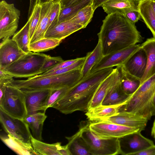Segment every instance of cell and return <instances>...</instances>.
<instances>
[{
	"label": "cell",
	"mask_w": 155,
	"mask_h": 155,
	"mask_svg": "<svg viewBox=\"0 0 155 155\" xmlns=\"http://www.w3.org/2000/svg\"><path fill=\"white\" fill-rule=\"evenodd\" d=\"M38 0H30L29 8L28 14V19L29 18L32 14L35 6L38 4Z\"/></svg>",
	"instance_id": "cell-43"
},
{
	"label": "cell",
	"mask_w": 155,
	"mask_h": 155,
	"mask_svg": "<svg viewBox=\"0 0 155 155\" xmlns=\"http://www.w3.org/2000/svg\"><path fill=\"white\" fill-rule=\"evenodd\" d=\"M139 3L134 0H108L101 7L107 15L118 13L124 15L130 11H138Z\"/></svg>",
	"instance_id": "cell-20"
},
{
	"label": "cell",
	"mask_w": 155,
	"mask_h": 155,
	"mask_svg": "<svg viewBox=\"0 0 155 155\" xmlns=\"http://www.w3.org/2000/svg\"><path fill=\"white\" fill-rule=\"evenodd\" d=\"M78 0H61V8L68 7Z\"/></svg>",
	"instance_id": "cell-45"
},
{
	"label": "cell",
	"mask_w": 155,
	"mask_h": 155,
	"mask_svg": "<svg viewBox=\"0 0 155 155\" xmlns=\"http://www.w3.org/2000/svg\"><path fill=\"white\" fill-rule=\"evenodd\" d=\"M0 120L8 134L26 143H31V134L28 124L23 120L14 118L0 108Z\"/></svg>",
	"instance_id": "cell-9"
},
{
	"label": "cell",
	"mask_w": 155,
	"mask_h": 155,
	"mask_svg": "<svg viewBox=\"0 0 155 155\" xmlns=\"http://www.w3.org/2000/svg\"><path fill=\"white\" fill-rule=\"evenodd\" d=\"M92 3L93 0H78L70 5L62 8L58 23L70 19L81 9Z\"/></svg>",
	"instance_id": "cell-31"
},
{
	"label": "cell",
	"mask_w": 155,
	"mask_h": 155,
	"mask_svg": "<svg viewBox=\"0 0 155 155\" xmlns=\"http://www.w3.org/2000/svg\"><path fill=\"white\" fill-rule=\"evenodd\" d=\"M64 61L60 56H49L45 61L41 69L42 74L47 72Z\"/></svg>",
	"instance_id": "cell-39"
},
{
	"label": "cell",
	"mask_w": 155,
	"mask_h": 155,
	"mask_svg": "<svg viewBox=\"0 0 155 155\" xmlns=\"http://www.w3.org/2000/svg\"><path fill=\"white\" fill-rule=\"evenodd\" d=\"M134 155H155V145L136 153Z\"/></svg>",
	"instance_id": "cell-42"
},
{
	"label": "cell",
	"mask_w": 155,
	"mask_h": 155,
	"mask_svg": "<svg viewBox=\"0 0 155 155\" xmlns=\"http://www.w3.org/2000/svg\"><path fill=\"white\" fill-rule=\"evenodd\" d=\"M94 11L92 4H91L81 9L70 19L81 25L84 28L91 21Z\"/></svg>",
	"instance_id": "cell-34"
},
{
	"label": "cell",
	"mask_w": 155,
	"mask_h": 155,
	"mask_svg": "<svg viewBox=\"0 0 155 155\" xmlns=\"http://www.w3.org/2000/svg\"><path fill=\"white\" fill-rule=\"evenodd\" d=\"M123 105H101L89 109L85 114L87 118L94 122L100 121L117 115Z\"/></svg>",
	"instance_id": "cell-21"
},
{
	"label": "cell",
	"mask_w": 155,
	"mask_h": 155,
	"mask_svg": "<svg viewBox=\"0 0 155 155\" xmlns=\"http://www.w3.org/2000/svg\"><path fill=\"white\" fill-rule=\"evenodd\" d=\"M120 67H117L101 84L90 103L88 109L102 104L107 92L114 85L120 81Z\"/></svg>",
	"instance_id": "cell-17"
},
{
	"label": "cell",
	"mask_w": 155,
	"mask_h": 155,
	"mask_svg": "<svg viewBox=\"0 0 155 155\" xmlns=\"http://www.w3.org/2000/svg\"><path fill=\"white\" fill-rule=\"evenodd\" d=\"M54 0L41 4L40 18L36 30L30 44L44 37L48 28L49 16Z\"/></svg>",
	"instance_id": "cell-23"
},
{
	"label": "cell",
	"mask_w": 155,
	"mask_h": 155,
	"mask_svg": "<svg viewBox=\"0 0 155 155\" xmlns=\"http://www.w3.org/2000/svg\"><path fill=\"white\" fill-rule=\"evenodd\" d=\"M120 83L121 87L126 94L131 95L140 85L141 80L125 71L121 66Z\"/></svg>",
	"instance_id": "cell-30"
},
{
	"label": "cell",
	"mask_w": 155,
	"mask_h": 155,
	"mask_svg": "<svg viewBox=\"0 0 155 155\" xmlns=\"http://www.w3.org/2000/svg\"><path fill=\"white\" fill-rule=\"evenodd\" d=\"M141 48V45L136 44L104 55L93 67L90 73L107 68L123 65Z\"/></svg>",
	"instance_id": "cell-11"
},
{
	"label": "cell",
	"mask_w": 155,
	"mask_h": 155,
	"mask_svg": "<svg viewBox=\"0 0 155 155\" xmlns=\"http://www.w3.org/2000/svg\"><path fill=\"white\" fill-rule=\"evenodd\" d=\"M81 58L75 59L64 61L47 72L44 73L47 74L57 70L69 66L79 60Z\"/></svg>",
	"instance_id": "cell-40"
},
{
	"label": "cell",
	"mask_w": 155,
	"mask_h": 155,
	"mask_svg": "<svg viewBox=\"0 0 155 155\" xmlns=\"http://www.w3.org/2000/svg\"><path fill=\"white\" fill-rule=\"evenodd\" d=\"M53 0H38V4H42L43 3L51 1Z\"/></svg>",
	"instance_id": "cell-47"
},
{
	"label": "cell",
	"mask_w": 155,
	"mask_h": 155,
	"mask_svg": "<svg viewBox=\"0 0 155 155\" xmlns=\"http://www.w3.org/2000/svg\"><path fill=\"white\" fill-rule=\"evenodd\" d=\"M80 124L81 136L91 155H123L118 138H101L90 130L89 123Z\"/></svg>",
	"instance_id": "cell-5"
},
{
	"label": "cell",
	"mask_w": 155,
	"mask_h": 155,
	"mask_svg": "<svg viewBox=\"0 0 155 155\" xmlns=\"http://www.w3.org/2000/svg\"><path fill=\"white\" fill-rule=\"evenodd\" d=\"M152 6L155 13V0H153L152 1Z\"/></svg>",
	"instance_id": "cell-49"
},
{
	"label": "cell",
	"mask_w": 155,
	"mask_h": 155,
	"mask_svg": "<svg viewBox=\"0 0 155 155\" xmlns=\"http://www.w3.org/2000/svg\"><path fill=\"white\" fill-rule=\"evenodd\" d=\"M81 69L74 70L64 74L26 80L13 79L7 85L21 90H55L65 87H72L82 78Z\"/></svg>",
	"instance_id": "cell-3"
},
{
	"label": "cell",
	"mask_w": 155,
	"mask_h": 155,
	"mask_svg": "<svg viewBox=\"0 0 155 155\" xmlns=\"http://www.w3.org/2000/svg\"><path fill=\"white\" fill-rule=\"evenodd\" d=\"M97 35L104 56L136 45L143 39L135 24L118 13L107 15Z\"/></svg>",
	"instance_id": "cell-1"
},
{
	"label": "cell",
	"mask_w": 155,
	"mask_h": 155,
	"mask_svg": "<svg viewBox=\"0 0 155 155\" xmlns=\"http://www.w3.org/2000/svg\"><path fill=\"white\" fill-rule=\"evenodd\" d=\"M61 8V0H54L49 16L48 29L58 23Z\"/></svg>",
	"instance_id": "cell-36"
},
{
	"label": "cell",
	"mask_w": 155,
	"mask_h": 155,
	"mask_svg": "<svg viewBox=\"0 0 155 155\" xmlns=\"http://www.w3.org/2000/svg\"><path fill=\"white\" fill-rule=\"evenodd\" d=\"M25 54L13 39L2 40L0 44V69H4Z\"/></svg>",
	"instance_id": "cell-14"
},
{
	"label": "cell",
	"mask_w": 155,
	"mask_h": 155,
	"mask_svg": "<svg viewBox=\"0 0 155 155\" xmlns=\"http://www.w3.org/2000/svg\"><path fill=\"white\" fill-rule=\"evenodd\" d=\"M153 0H141L139 2L138 11L147 27L155 38V13L152 6Z\"/></svg>",
	"instance_id": "cell-26"
},
{
	"label": "cell",
	"mask_w": 155,
	"mask_h": 155,
	"mask_svg": "<svg viewBox=\"0 0 155 155\" xmlns=\"http://www.w3.org/2000/svg\"><path fill=\"white\" fill-rule=\"evenodd\" d=\"M134 0L136 1H137V2H139L141 0Z\"/></svg>",
	"instance_id": "cell-50"
},
{
	"label": "cell",
	"mask_w": 155,
	"mask_h": 155,
	"mask_svg": "<svg viewBox=\"0 0 155 155\" xmlns=\"http://www.w3.org/2000/svg\"><path fill=\"white\" fill-rule=\"evenodd\" d=\"M83 28L82 25L70 19L58 23L48 29L44 37L62 40L71 34Z\"/></svg>",
	"instance_id": "cell-18"
},
{
	"label": "cell",
	"mask_w": 155,
	"mask_h": 155,
	"mask_svg": "<svg viewBox=\"0 0 155 155\" xmlns=\"http://www.w3.org/2000/svg\"><path fill=\"white\" fill-rule=\"evenodd\" d=\"M131 95L126 94L123 91L121 86L120 80L109 90L103 101L102 104L105 105H124Z\"/></svg>",
	"instance_id": "cell-25"
},
{
	"label": "cell",
	"mask_w": 155,
	"mask_h": 155,
	"mask_svg": "<svg viewBox=\"0 0 155 155\" xmlns=\"http://www.w3.org/2000/svg\"><path fill=\"white\" fill-rule=\"evenodd\" d=\"M108 0H93L92 5L95 11L97 8L102 5Z\"/></svg>",
	"instance_id": "cell-44"
},
{
	"label": "cell",
	"mask_w": 155,
	"mask_h": 155,
	"mask_svg": "<svg viewBox=\"0 0 155 155\" xmlns=\"http://www.w3.org/2000/svg\"><path fill=\"white\" fill-rule=\"evenodd\" d=\"M47 117L45 113L39 112L27 115L24 119L31 130L32 136L39 140H42V134L44 122Z\"/></svg>",
	"instance_id": "cell-27"
},
{
	"label": "cell",
	"mask_w": 155,
	"mask_h": 155,
	"mask_svg": "<svg viewBox=\"0 0 155 155\" xmlns=\"http://www.w3.org/2000/svg\"><path fill=\"white\" fill-rule=\"evenodd\" d=\"M147 64V57L144 51L141 48L134 54L121 66L130 74L140 79L145 72Z\"/></svg>",
	"instance_id": "cell-15"
},
{
	"label": "cell",
	"mask_w": 155,
	"mask_h": 155,
	"mask_svg": "<svg viewBox=\"0 0 155 155\" xmlns=\"http://www.w3.org/2000/svg\"><path fill=\"white\" fill-rule=\"evenodd\" d=\"M24 93L27 115L45 113L48 101L52 90H21Z\"/></svg>",
	"instance_id": "cell-12"
},
{
	"label": "cell",
	"mask_w": 155,
	"mask_h": 155,
	"mask_svg": "<svg viewBox=\"0 0 155 155\" xmlns=\"http://www.w3.org/2000/svg\"><path fill=\"white\" fill-rule=\"evenodd\" d=\"M20 11L13 4L2 0L0 2V39L10 38L15 33L18 26Z\"/></svg>",
	"instance_id": "cell-8"
},
{
	"label": "cell",
	"mask_w": 155,
	"mask_h": 155,
	"mask_svg": "<svg viewBox=\"0 0 155 155\" xmlns=\"http://www.w3.org/2000/svg\"><path fill=\"white\" fill-rule=\"evenodd\" d=\"M124 16L131 22L135 24L141 18L138 11H133L126 13Z\"/></svg>",
	"instance_id": "cell-41"
},
{
	"label": "cell",
	"mask_w": 155,
	"mask_h": 155,
	"mask_svg": "<svg viewBox=\"0 0 155 155\" xmlns=\"http://www.w3.org/2000/svg\"><path fill=\"white\" fill-rule=\"evenodd\" d=\"M85 57H81L77 61L67 67L57 70L48 74L43 73L32 77V78H39L49 76L59 75L74 70L81 68L85 61Z\"/></svg>",
	"instance_id": "cell-35"
},
{
	"label": "cell",
	"mask_w": 155,
	"mask_h": 155,
	"mask_svg": "<svg viewBox=\"0 0 155 155\" xmlns=\"http://www.w3.org/2000/svg\"><path fill=\"white\" fill-rule=\"evenodd\" d=\"M30 21V19L29 18L25 25L19 31L15 33L12 38L15 41L20 48L25 53L31 51L29 50Z\"/></svg>",
	"instance_id": "cell-32"
},
{
	"label": "cell",
	"mask_w": 155,
	"mask_h": 155,
	"mask_svg": "<svg viewBox=\"0 0 155 155\" xmlns=\"http://www.w3.org/2000/svg\"><path fill=\"white\" fill-rule=\"evenodd\" d=\"M41 9V5L37 4L35 6L32 14L29 18L30 19L29 28L30 40L32 37L38 25Z\"/></svg>",
	"instance_id": "cell-37"
},
{
	"label": "cell",
	"mask_w": 155,
	"mask_h": 155,
	"mask_svg": "<svg viewBox=\"0 0 155 155\" xmlns=\"http://www.w3.org/2000/svg\"><path fill=\"white\" fill-rule=\"evenodd\" d=\"M0 138L5 144L17 154L39 155L34 149L31 143L22 142L8 134L5 136L1 135Z\"/></svg>",
	"instance_id": "cell-24"
},
{
	"label": "cell",
	"mask_w": 155,
	"mask_h": 155,
	"mask_svg": "<svg viewBox=\"0 0 155 155\" xmlns=\"http://www.w3.org/2000/svg\"><path fill=\"white\" fill-rule=\"evenodd\" d=\"M0 108L12 117L24 120L27 113L24 93L19 89L7 85L0 99Z\"/></svg>",
	"instance_id": "cell-7"
},
{
	"label": "cell",
	"mask_w": 155,
	"mask_h": 155,
	"mask_svg": "<svg viewBox=\"0 0 155 155\" xmlns=\"http://www.w3.org/2000/svg\"><path fill=\"white\" fill-rule=\"evenodd\" d=\"M50 56L43 53L30 51L3 70L13 77L31 78L42 74L41 68Z\"/></svg>",
	"instance_id": "cell-6"
},
{
	"label": "cell",
	"mask_w": 155,
	"mask_h": 155,
	"mask_svg": "<svg viewBox=\"0 0 155 155\" xmlns=\"http://www.w3.org/2000/svg\"><path fill=\"white\" fill-rule=\"evenodd\" d=\"M71 87H65L57 89L52 90L48 101L47 108L52 107L54 104L63 97Z\"/></svg>",
	"instance_id": "cell-38"
},
{
	"label": "cell",
	"mask_w": 155,
	"mask_h": 155,
	"mask_svg": "<svg viewBox=\"0 0 155 155\" xmlns=\"http://www.w3.org/2000/svg\"><path fill=\"white\" fill-rule=\"evenodd\" d=\"M89 127L97 136L103 139H120L134 133L141 132L136 128L101 121L89 123Z\"/></svg>",
	"instance_id": "cell-10"
},
{
	"label": "cell",
	"mask_w": 155,
	"mask_h": 155,
	"mask_svg": "<svg viewBox=\"0 0 155 155\" xmlns=\"http://www.w3.org/2000/svg\"><path fill=\"white\" fill-rule=\"evenodd\" d=\"M148 120L146 118L130 113L119 111L117 115L101 121L136 128L141 132L145 130Z\"/></svg>",
	"instance_id": "cell-16"
},
{
	"label": "cell",
	"mask_w": 155,
	"mask_h": 155,
	"mask_svg": "<svg viewBox=\"0 0 155 155\" xmlns=\"http://www.w3.org/2000/svg\"><path fill=\"white\" fill-rule=\"evenodd\" d=\"M62 40L44 37L30 44L31 51L39 53L53 49L59 45Z\"/></svg>",
	"instance_id": "cell-33"
},
{
	"label": "cell",
	"mask_w": 155,
	"mask_h": 155,
	"mask_svg": "<svg viewBox=\"0 0 155 155\" xmlns=\"http://www.w3.org/2000/svg\"><path fill=\"white\" fill-rule=\"evenodd\" d=\"M123 155H134L137 152L154 145L153 141L143 136L140 132L134 133L121 138Z\"/></svg>",
	"instance_id": "cell-13"
},
{
	"label": "cell",
	"mask_w": 155,
	"mask_h": 155,
	"mask_svg": "<svg viewBox=\"0 0 155 155\" xmlns=\"http://www.w3.org/2000/svg\"><path fill=\"white\" fill-rule=\"evenodd\" d=\"M141 45L147 57L146 68L140 84L155 74V38H148Z\"/></svg>",
	"instance_id": "cell-22"
},
{
	"label": "cell",
	"mask_w": 155,
	"mask_h": 155,
	"mask_svg": "<svg viewBox=\"0 0 155 155\" xmlns=\"http://www.w3.org/2000/svg\"><path fill=\"white\" fill-rule=\"evenodd\" d=\"M103 56L101 44L98 40L94 49L92 51L88 52L85 56V61L81 69L82 78L90 73L93 67L100 61Z\"/></svg>",
	"instance_id": "cell-28"
},
{
	"label": "cell",
	"mask_w": 155,
	"mask_h": 155,
	"mask_svg": "<svg viewBox=\"0 0 155 155\" xmlns=\"http://www.w3.org/2000/svg\"><path fill=\"white\" fill-rule=\"evenodd\" d=\"M114 69L110 67L90 73L71 87L52 107L65 114L77 111L86 112L101 84Z\"/></svg>",
	"instance_id": "cell-2"
},
{
	"label": "cell",
	"mask_w": 155,
	"mask_h": 155,
	"mask_svg": "<svg viewBox=\"0 0 155 155\" xmlns=\"http://www.w3.org/2000/svg\"><path fill=\"white\" fill-rule=\"evenodd\" d=\"M66 144L72 155H91L86 144L81 136V131L71 137H66Z\"/></svg>",
	"instance_id": "cell-29"
},
{
	"label": "cell",
	"mask_w": 155,
	"mask_h": 155,
	"mask_svg": "<svg viewBox=\"0 0 155 155\" xmlns=\"http://www.w3.org/2000/svg\"><path fill=\"white\" fill-rule=\"evenodd\" d=\"M152 103L154 108L155 110V94L153 99Z\"/></svg>",
	"instance_id": "cell-48"
},
{
	"label": "cell",
	"mask_w": 155,
	"mask_h": 155,
	"mask_svg": "<svg viewBox=\"0 0 155 155\" xmlns=\"http://www.w3.org/2000/svg\"><path fill=\"white\" fill-rule=\"evenodd\" d=\"M31 141L34 149L39 155H72L67 145L62 146L61 142L47 143L35 138L32 135Z\"/></svg>",
	"instance_id": "cell-19"
},
{
	"label": "cell",
	"mask_w": 155,
	"mask_h": 155,
	"mask_svg": "<svg viewBox=\"0 0 155 155\" xmlns=\"http://www.w3.org/2000/svg\"><path fill=\"white\" fill-rule=\"evenodd\" d=\"M151 135L155 139V120L153 123L151 132Z\"/></svg>",
	"instance_id": "cell-46"
},
{
	"label": "cell",
	"mask_w": 155,
	"mask_h": 155,
	"mask_svg": "<svg viewBox=\"0 0 155 155\" xmlns=\"http://www.w3.org/2000/svg\"><path fill=\"white\" fill-rule=\"evenodd\" d=\"M155 94V74L140 85L120 111H124L150 120L155 115L152 101Z\"/></svg>",
	"instance_id": "cell-4"
}]
</instances>
